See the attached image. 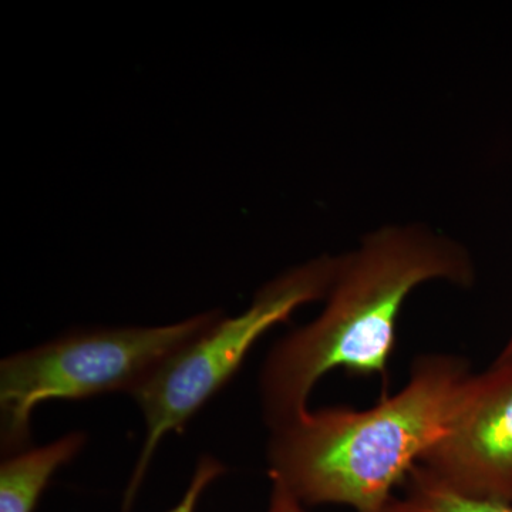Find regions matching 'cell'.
Masks as SVG:
<instances>
[{
    "instance_id": "obj_9",
    "label": "cell",
    "mask_w": 512,
    "mask_h": 512,
    "mask_svg": "<svg viewBox=\"0 0 512 512\" xmlns=\"http://www.w3.org/2000/svg\"><path fill=\"white\" fill-rule=\"evenodd\" d=\"M271 485L266 512H309L306 505L302 504L281 481L271 478Z\"/></svg>"
},
{
    "instance_id": "obj_5",
    "label": "cell",
    "mask_w": 512,
    "mask_h": 512,
    "mask_svg": "<svg viewBox=\"0 0 512 512\" xmlns=\"http://www.w3.org/2000/svg\"><path fill=\"white\" fill-rule=\"evenodd\" d=\"M420 466L461 493L512 504V356L471 375Z\"/></svg>"
},
{
    "instance_id": "obj_8",
    "label": "cell",
    "mask_w": 512,
    "mask_h": 512,
    "mask_svg": "<svg viewBox=\"0 0 512 512\" xmlns=\"http://www.w3.org/2000/svg\"><path fill=\"white\" fill-rule=\"evenodd\" d=\"M222 473H224V466L220 461L208 456L202 457L180 503L167 512H195L208 485L214 483Z\"/></svg>"
},
{
    "instance_id": "obj_7",
    "label": "cell",
    "mask_w": 512,
    "mask_h": 512,
    "mask_svg": "<svg viewBox=\"0 0 512 512\" xmlns=\"http://www.w3.org/2000/svg\"><path fill=\"white\" fill-rule=\"evenodd\" d=\"M384 512H512V504L461 493L417 464Z\"/></svg>"
},
{
    "instance_id": "obj_10",
    "label": "cell",
    "mask_w": 512,
    "mask_h": 512,
    "mask_svg": "<svg viewBox=\"0 0 512 512\" xmlns=\"http://www.w3.org/2000/svg\"><path fill=\"white\" fill-rule=\"evenodd\" d=\"M512 356V333L510 339H508L507 345L501 350L500 356L498 357H510Z\"/></svg>"
},
{
    "instance_id": "obj_3",
    "label": "cell",
    "mask_w": 512,
    "mask_h": 512,
    "mask_svg": "<svg viewBox=\"0 0 512 512\" xmlns=\"http://www.w3.org/2000/svg\"><path fill=\"white\" fill-rule=\"evenodd\" d=\"M339 255H322L284 272L259 289L247 311L220 318L168 357L131 392L146 420V440L124 497H136L158 444L185 424L238 372L256 342L296 309L322 301L338 271Z\"/></svg>"
},
{
    "instance_id": "obj_6",
    "label": "cell",
    "mask_w": 512,
    "mask_h": 512,
    "mask_svg": "<svg viewBox=\"0 0 512 512\" xmlns=\"http://www.w3.org/2000/svg\"><path fill=\"white\" fill-rule=\"evenodd\" d=\"M86 437L67 434L45 447L19 451L0 467V512H33L53 474L82 450Z\"/></svg>"
},
{
    "instance_id": "obj_2",
    "label": "cell",
    "mask_w": 512,
    "mask_h": 512,
    "mask_svg": "<svg viewBox=\"0 0 512 512\" xmlns=\"http://www.w3.org/2000/svg\"><path fill=\"white\" fill-rule=\"evenodd\" d=\"M471 375L463 357L430 353L414 360L399 392L369 409L305 410L271 429L269 478L305 505L384 512L443 436Z\"/></svg>"
},
{
    "instance_id": "obj_1",
    "label": "cell",
    "mask_w": 512,
    "mask_h": 512,
    "mask_svg": "<svg viewBox=\"0 0 512 512\" xmlns=\"http://www.w3.org/2000/svg\"><path fill=\"white\" fill-rule=\"evenodd\" d=\"M429 282L471 288L476 266L460 242L426 225H384L339 255L325 308L266 357L259 393L269 429L308 410L332 370L386 377L403 305Z\"/></svg>"
},
{
    "instance_id": "obj_4",
    "label": "cell",
    "mask_w": 512,
    "mask_h": 512,
    "mask_svg": "<svg viewBox=\"0 0 512 512\" xmlns=\"http://www.w3.org/2000/svg\"><path fill=\"white\" fill-rule=\"evenodd\" d=\"M221 316L202 313L174 325L73 333L2 360L0 410L6 450L25 446L33 410L47 400L133 392L161 363Z\"/></svg>"
}]
</instances>
